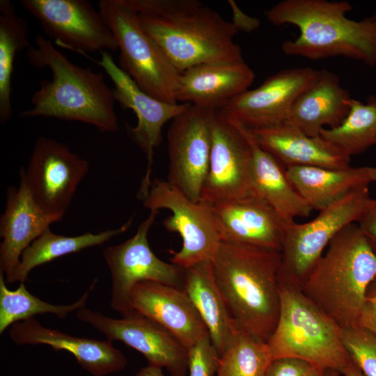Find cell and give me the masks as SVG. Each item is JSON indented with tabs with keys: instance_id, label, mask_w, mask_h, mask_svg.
Listing matches in <instances>:
<instances>
[{
	"instance_id": "cell-1",
	"label": "cell",
	"mask_w": 376,
	"mask_h": 376,
	"mask_svg": "<svg viewBox=\"0 0 376 376\" xmlns=\"http://www.w3.org/2000/svg\"><path fill=\"white\" fill-rule=\"evenodd\" d=\"M126 1L180 72L203 63L244 61L233 39L238 30L200 1Z\"/></svg>"
},
{
	"instance_id": "cell-2",
	"label": "cell",
	"mask_w": 376,
	"mask_h": 376,
	"mask_svg": "<svg viewBox=\"0 0 376 376\" xmlns=\"http://www.w3.org/2000/svg\"><path fill=\"white\" fill-rule=\"evenodd\" d=\"M281 251L221 241L212 261L218 290L237 331L267 342L281 308Z\"/></svg>"
},
{
	"instance_id": "cell-3",
	"label": "cell",
	"mask_w": 376,
	"mask_h": 376,
	"mask_svg": "<svg viewBox=\"0 0 376 376\" xmlns=\"http://www.w3.org/2000/svg\"><path fill=\"white\" fill-rule=\"evenodd\" d=\"M34 42L36 46L26 50L27 61L35 68L49 69L52 77L40 81L39 89L31 97V108L18 116L79 121L100 132H116L115 100L103 73L71 62L40 34L36 35Z\"/></svg>"
},
{
	"instance_id": "cell-4",
	"label": "cell",
	"mask_w": 376,
	"mask_h": 376,
	"mask_svg": "<svg viewBox=\"0 0 376 376\" xmlns=\"http://www.w3.org/2000/svg\"><path fill=\"white\" fill-rule=\"evenodd\" d=\"M346 1L283 0L266 10L267 20L275 26L291 24L299 30L293 40L283 42L288 56L310 60L345 56L376 65V23L370 17L351 19L352 10Z\"/></svg>"
},
{
	"instance_id": "cell-5",
	"label": "cell",
	"mask_w": 376,
	"mask_h": 376,
	"mask_svg": "<svg viewBox=\"0 0 376 376\" xmlns=\"http://www.w3.org/2000/svg\"><path fill=\"white\" fill-rule=\"evenodd\" d=\"M376 278V253L355 223L340 230L301 290L341 329L357 326L366 293Z\"/></svg>"
},
{
	"instance_id": "cell-6",
	"label": "cell",
	"mask_w": 376,
	"mask_h": 376,
	"mask_svg": "<svg viewBox=\"0 0 376 376\" xmlns=\"http://www.w3.org/2000/svg\"><path fill=\"white\" fill-rule=\"evenodd\" d=\"M281 308L277 324L267 344L273 359L295 358L320 373L341 374L350 360L342 341L341 329L302 292L279 282Z\"/></svg>"
},
{
	"instance_id": "cell-7",
	"label": "cell",
	"mask_w": 376,
	"mask_h": 376,
	"mask_svg": "<svg viewBox=\"0 0 376 376\" xmlns=\"http://www.w3.org/2000/svg\"><path fill=\"white\" fill-rule=\"evenodd\" d=\"M97 6L118 42V66L150 96L178 103L175 92L180 72L142 28L139 13L126 0H100Z\"/></svg>"
},
{
	"instance_id": "cell-8",
	"label": "cell",
	"mask_w": 376,
	"mask_h": 376,
	"mask_svg": "<svg viewBox=\"0 0 376 376\" xmlns=\"http://www.w3.org/2000/svg\"><path fill=\"white\" fill-rule=\"evenodd\" d=\"M371 199L369 187L321 210L310 221L287 225L281 251L279 282L301 288L332 239L357 222Z\"/></svg>"
},
{
	"instance_id": "cell-9",
	"label": "cell",
	"mask_w": 376,
	"mask_h": 376,
	"mask_svg": "<svg viewBox=\"0 0 376 376\" xmlns=\"http://www.w3.org/2000/svg\"><path fill=\"white\" fill-rule=\"evenodd\" d=\"M143 204L150 211L171 212V216L164 219V227L178 233L182 240L178 251H171L172 263L187 268L212 260L221 240L210 203L193 201L169 182L155 179Z\"/></svg>"
},
{
	"instance_id": "cell-10",
	"label": "cell",
	"mask_w": 376,
	"mask_h": 376,
	"mask_svg": "<svg viewBox=\"0 0 376 376\" xmlns=\"http://www.w3.org/2000/svg\"><path fill=\"white\" fill-rule=\"evenodd\" d=\"M88 162L56 140L38 137L23 175L33 200L54 223L62 220Z\"/></svg>"
},
{
	"instance_id": "cell-11",
	"label": "cell",
	"mask_w": 376,
	"mask_h": 376,
	"mask_svg": "<svg viewBox=\"0 0 376 376\" xmlns=\"http://www.w3.org/2000/svg\"><path fill=\"white\" fill-rule=\"evenodd\" d=\"M158 212L151 210L132 237L103 251L111 276L110 305L121 317L136 313L130 293L138 283L152 281L183 289L185 269L159 259L149 245L148 233Z\"/></svg>"
},
{
	"instance_id": "cell-12",
	"label": "cell",
	"mask_w": 376,
	"mask_h": 376,
	"mask_svg": "<svg viewBox=\"0 0 376 376\" xmlns=\"http://www.w3.org/2000/svg\"><path fill=\"white\" fill-rule=\"evenodd\" d=\"M21 3L58 46L81 54L118 49L111 29L88 0H22Z\"/></svg>"
},
{
	"instance_id": "cell-13",
	"label": "cell",
	"mask_w": 376,
	"mask_h": 376,
	"mask_svg": "<svg viewBox=\"0 0 376 376\" xmlns=\"http://www.w3.org/2000/svg\"><path fill=\"white\" fill-rule=\"evenodd\" d=\"M214 109L191 104L175 117L167 133L168 182L198 202L207 174Z\"/></svg>"
},
{
	"instance_id": "cell-14",
	"label": "cell",
	"mask_w": 376,
	"mask_h": 376,
	"mask_svg": "<svg viewBox=\"0 0 376 376\" xmlns=\"http://www.w3.org/2000/svg\"><path fill=\"white\" fill-rule=\"evenodd\" d=\"M100 61H91L101 66L110 77L113 88L115 101L124 109L134 111L137 118L135 127L126 125L129 136L144 152L147 159V169L142 179L139 196L144 199L150 185L153 155L162 142V130L164 125L184 111L189 103L171 104L157 100L143 91L134 80L116 64L107 51L100 52Z\"/></svg>"
},
{
	"instance_id": "cell-15",
	"label": "cell",
	"mask_w": 376,
	"mask_h": 376,
	"mask_svg": "<svg viewBox=\"0 0 376 376\" xmlns=\"http://www.w3.org/2000/svg\"><path fill=\"white\" fill-rule=\"evenodd\" d=\"M77 318L111 342L120 341L140 352L148 364L166 368L171 376H187L188 350L169 331L138 313L113 318L84 308Z\"/></svg>"
},
{
	"instance_id": "cell-16",
	"label": "cell",
	"mask_w": 376,
	"mask_h": 376,
	"mask_svg": "<svg viewBox=\"0 0 376 376\" xmlns=\"http://www.w3.org/2000/svg\"><path fill=\"white\" fill-rule=\"evenodd\" d=\"M250 164V146L240 125L214 109L210 163L201 201L213 203L253 194Z\"/></svg>"
},
{
	"instance_id": "cell-17",
	"label": "cell",
	"mask_w": 376,
	"mask_h": 376,
	"mask_svg": "<svg viewBox=\"0 0 376 376\" xmlns=\"http://www.w3.org/2000/svg\"><path fill=\"white\" fill-rule=\"evenodd\" d=\"M318 72L311 68L281 70L218 109L251 130L283 124L288 122L295 102L314 82Z\"/></svg>"
},
{
	"instance_id": "cell-18",
	"label": "cell",
	"mask_w": 376,
	"mask_h": 376,
	"mask_svg": "<svg viewBox=\"0 0 376 376\" xmlns=\"http://www.w3.org/2000/svg\"><path fill=\"white\" fill-rule=\"evenodd\" d=\"M210 204L221 241L281 251L288 224L259 197L251 194Z\"/></svg>"
},
{
	"instance_id": "cell-19",
	"label": "cell",
	"mask_w": 376,
	"mask_h": 376,
	"mask_svg": "<svg viewBox=\"0 0 376 376\" xmlns=\"http://www.w3.org/2000/svg\"><path fill=\"white\" fill-rule=\"evenodd\" d=\"M130 303L136 312L163 327L187 350L209 336L198 311L182 288L142 281L133 287Z\"/></svg>"
},
{
	"instance_id": "cell-20",
	"label": "cell",
	"mask_w": 376,
	"mask_h": 376,
	"mask_svg": "<svg viewBox=\"0 0 376 376\" xmlns=\"http://www.w3.org/2000/svg\"><path fill=\"white\" fill-rule=\"evenodd\" d=\"M8 334L17 345H46L55 351L68 352L93 376L116 373L127 363L125 354L109 340L74 336L44 327L34 318L13 324Z\"/></svg>"
},
{
	"instance_id": "cell-21",
	"label": "cell",
	"mask_w": 376,
	"mask_h": 376,
	"mask_svg": "<svg viewBox=\"0 0 376 376\" xmlns=\"http://www.w3.org/2000/svg\"><path fill=\"white\" fill-rule=\"evenodd\" d=\"M255 79L244 62H209L180 72L175 92L176 101L218 109L248 90Z\"/></svg>"
},
{
	"instance_id": "cell-22",
	"label": "cell",
	"mask_w": 376,
	"mask_h": 376,
	"mask_svg": "<svg viewBox=\"0 0 376 376\" xmlns=\"http://www.w3.org/2000/svg\"><path fill=\"white\" fill-rule=\"evenodd\" d=\"M54 221L37 206L19 172L18 187H9L0 219V272L8 280L19 263L24 251Z\"/></svg>"
},
{
	"instance_id": "cell-23",
	"label": "cell",
	"mask_w": 376,
	"mask_h": 376,
	"mask_svg": "<svg viewBox=\"0 0 376 376\" xmlns=\"http://www.w3.org/2000/svg\"><path fill=\"white\" fill-rule=\"evenodd\" d=\"M250 130L260 146L285 167L343 169L350 166L351 157L331 143L320 135L308 136L288 122Z\"/></svg>"
},
{
	"instance_id": "cell-24",
	"label": "cell",
	"mask_w": 376,
	"mask_h": 376,
	"mask_svg": "<svg viewBox=\"0 0 376 376\" xmlns=\"http://www.w3.org/2000/svg\"><path fill=\"white\" fill-rule=\"evenodd\" d=\"M237 123L251 149L253 194L270 205L288 225L295 223L296 218L308 217L313 210L290 183L283 165L260 146L250 130Z\"/></svg>"
},
{
	"instance_id": "cell-25",
	"label": "cell",
	"mask_w": 376,
	"mask_h": 376,
	"mask_svg": "<svg viewBox=\"0 0 376 376\" xmlns=\"http://www.w3.org/2000/svg\"><path fill=\"white\" fill-rule=\"evenodd\" d=\"M352 97L339 77L333 72L318 70L314 82L295 102L288 122L310 136L339 126L350 111Z\"/></svg>"
},
{
	"instance_id": "cell-26",
	"label": "cell",
	"mask_w": 376,
	"mask_h": 376,
	"mask_svg": "<svg viewBox=\"0 0 376 376\" xmlns=\"http://www.w3.org/2000/svg\"><path fill=\"white\" fill-rule=\"evenodd\" d=\"M285 173L311 209L319 212L376 182V168L367 166L343 169L293 166L285 167Z\"/></svg>"
},
{
	"instance_id": "cell-27",
	"label": "cell",
	"mask_w": 376,
	"mask_h": 376,
	"mask_svg": "<svg viewBox=\"0 0 376 376\" xmlns=\"http://www.w3.org/2000/svg\"><path fill=\"white\" fill-rule=\"evenodd\" d=\"M184 269L183 290L207 327L211 341L220 356L239 331L214 281L212 261L205 260Z\"/></svg>"
},
{
	"instance_id": "cell-28",
	"label": "cell",
	"mask_w": 376,
	"mask_h": 376,
	"mask_svg": "<svg viewBox=\"0 0 376 376\" xmlns=\"http://www.w3.org/2000/svg\"><path fill=\"white\" fill-rule=\"evenodd\" d=\"M132 221L131 217L117 228L98 233L88 232L73 237L55 234L48 228L24 251L19 265L6 281L8 283H24L35 267L86 248L102 245L113 237L126 232Z\"/></svg>"
},
{
	"instance_id": "cell-29",
	"label": "cell",
	"mask_w": 376,
	"mask_h": 376,
	"mask_svg": "<svg viewBox=\"0 0 376 376\" xmlns=\"http://www.w3.org/2000/svg\"><path fill=\"white\" fill-rule=\"evenodd\" d=\"M28 24L10 0H0V123L13 115L11 77L17 53L29 48Z\"/></svg>"
},
{
	"instance_id": "cell-30",
	"label": "cell",
	"mask_w": 376,
	"mask_h": 376,
	"mask_svg": "<svg viewBox=\"0 0 376 376\" xmlns=\"http://www.w3.org/2000/svg\"><path fill=\"white\" fill-rule=\"evenodd\" d=\"M97 280L74 303L68 305H56L46 302L31 294L24 283H19L14 290L8 288L5 276L0 272V334H2L13 324L34 318L38 314L51 313L63 319L69 314L86 307L91 292Z\"/></svg>"
},
{
	"instance_id": "cell-31",
	"label": "cell",
	"mask_w": 376,
	"mask_h": 376,
	"mask_svg": "<svg viewBox=\"0 0 376 376\" xmlns=\"http://www.w3.org/2000/svg\"><path fill=\"white\" fill-rule=\"evenodd\" d=\"M349 106L343 123L323 129L320 135L351 157L376 146V96L368 97L365 103L351 98Z\"/></svg>"
},
{
	"instance_id": "cell-32",
	"label": "cell",
	"mask_w": 376,
	"mask_h": 376,
	"mask_svg": "<svg viewBox=\"0 0 376 376\" xmlns=\"http://www.w3.org/2000/svg\"><path fill=\"white\" fill-rule=\"evenodd\" d=\"M273 360L267 342L239 331L219 356L216 376H265Z\"/></svg>"
},
{
	"instance_id": "cell-33",
	"label": "cell",
	"mask_w": 376,
	"mask_h": 376,
	"mask_svg": "<svg viewBox=\"0 0 376 376\" xmlns=\"http://www.w3.org/2000/svg\"><path fill=\"white\" fill-rule=\"evenodd\" d=\"M342 341L365 376H376V335L359 326L343 329Z\"/></svg>"
},
{
	"instance_id": "cell-34",
	"label": "cell",
	"mask_w": 376,
	"mask_h": 376,
	"mask_svg": "<svg viewBox=\"0 0 376 376\" xmlns=\"http://www.w3.org/2000/svg\"><path fill=\"white\" fill-rule=\"evenodd\" d=\"M189 376H214L219 354L210 336H205L188 349Z\"/></svg>"
},
{
	"instance_id": "cell-35",
	"label": "cell",
	"mask_w": 376,
	"mask_h": 376,
	"mask_svg": "<svg viewBox=\"0 0 376 376\" xmlns=\"http://www.w3.org/2000/svg\"><path fill=\"white\" fill-rule=\"evenodd\" d=\"M313 367L307 362L295 358L274 359L265 376H306Z\"/></svg>"
},
{
	"instance_id": "cell-36",
	"label": "cell",
	"mask_w": 376,
	"mask_h": 376,
	"mask_svg": "<svg viewBox=\"0 0 376 376\" xmlns=\"http://www.w3.org/2000/svg\"><path fill=\"white\" fill-rule=\"evenodd\" d=\"M357 326L376 335V278L366 291Z\"/></svg>"
},
{
	"instance_id": "cell-37",
	"label": "cell",
	"mask_w": 376,
	"mask_h": 376,
	"mask_svg": "<svg viewBox=\"0 0 376 376\" xmlns=\"http://www.w3.org/2000/svg\"><path fill=\"white\" fill-rule=\"evenodd\" d=\"M357 224L376 253V198H371Z\"/></svg>"
},
{
	"instance_id": "cell-38",
	"label": "cell",
	"mask_w": 376,
	"mask_h": 376,
	"mask_svg": "<svg viewBox=\"0 0 376 376\" xmlns=\"http://www.w3.org/2000/svg\"><path fill=\"white\" fill-rule=\"evenodd\" d=\"M228 2L233 15L231 22L238 31L251 32L259 26L260 22L258 19L246 15L240 10L234 1L229 0Z\"/></svg>"
},
{
	"instance_id": "cell-39",
	"label": "cell",
	"mask_w": 376,
	"mask_h": 376,
	"mask_svg": "<svg viewBox=\"0 0 376 376\" xmlns=\"http://www.w3.org/2000/svg\"><path fill=\"white\" fill-rule=\"evenodd\" d=\"M136 376H167L163 373L162 368L147 365L142 367L136 374ZM171 376V375H169Z\"/></svg>"
},
{
	"instance_id": "cell-40",
	"label": "cell",
	"mask_w": 376,
	"mask_h": 376,
	"mask_svg": "<svg viewBox=\"0 0 376 376\" xmlns=\"http://www.w3.org/2000/svg\"><path fill=\"white\" fill-rule=\"evenodd\" d=\"M341 374L344 376H365L351 358Z\"/></svg>"
},
{
	"instance_id": "cell-41",
	"label": "cell",
	"mask_w": 376,
	"mask_h": 376,
	"mask_svg": "<svg viewBox=\"0 0 376 376\" xmlns=\"http://www.w3.org/2000/svg\"><path fill=\"white\" fill-rule=\"evenodd\" d=\"M340 373L334 370H327L322 373L321 376H339Z\"/></svg>"
},
{
	"instance_id": "cell-42",
	"label": "cell",
	"mask_w": 376,
	"mask_h": 376,
	"mask_svg": "<svg viewBox=\"0 0 376 376\" xmlns=\"http://www.w3.org/2000/svg\"><path fill=\"white\" fill-rule=\"evenodd\" d=\"M321 374L322 373H320L316 369L312 368L306 376H321Z\"/></svg>"
},
{
	"instance_id": "cell-43",
	"label": "cell",
	"mask_w": 376,
	"mask_h": 376,
	"mask_svg": "<svg viewBox=\"0 0 376 376\" xmlns=\"http://www.w3.org/2000/svg\"><path fill=\"white\" fill-rule=\"evenodd\" d=\"M370 18L374 22L376 23V8H375L374 14H373V16L370 17Z\"/></svg>"
}]
</instances>
